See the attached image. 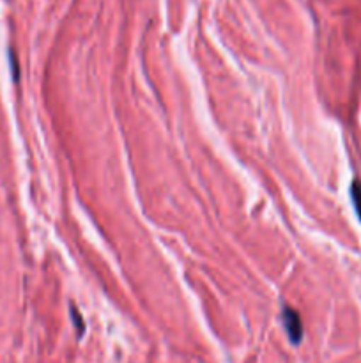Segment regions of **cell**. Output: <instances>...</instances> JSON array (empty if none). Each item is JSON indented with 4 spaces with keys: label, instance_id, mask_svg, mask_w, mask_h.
<instances>
[{
    "label": "cell",
    "instance_id": "6da1fadb",
    "mask_svg": "<svg viewBox=\"0 0 361 363\" xmlns=\"http://www.w3.org/2000/svg\"><path fill=\"white\" fill-rule=\"evenodd\" d=\"M282 323L290 342L299 344L303 340V323H301L299 314L294 308L285 307L282 312Z\"/></svg>",
    "mask_w": 361,
    "mask_h": 363
},
{
    "label": "cell",
    "instance_id": "3957f363",
    "mask_svg": "<svg viewBox=\"0 0 361 363\" xmlns=\"http://www.w3.org/2000/svg\"><path fill=\"white\" fill-rule=\"evenodd\" d=\"M71 318H73V321H74V326H76V330H78V333H84V330H85V325H84V319H81V315L78 314V311H76V307H73L71 308Z\"/></svg>",
    "mask_w": 361,
    "mask_h": 363
},
{
    "label": "cell",
    "instance_id": "7a4b0ae2",
    "mask_svg": "<svg viewBox=\"0 0 361 363\" xmlns=\"http://www.w3.org/2000/svg\"><path fill=\"white\" fill-rule=\"evenodd\" d=\"M350 199H353L354 209H356V215L361 222V183L357 179L350 186Z\"/></svg>",
    "mask_w": 361,
    "mask_h": 363
}]
</instances>
